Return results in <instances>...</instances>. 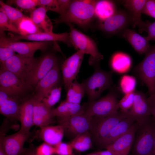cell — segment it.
Wrapping results in <instances>:
<instances>
[{"mask_svg": "<svg viewBox=\"0 0 155 155\" xmlns=\"http://www.w3.org/2000/svg\"><path fill=\"white\" fill-rule=\"evenodd\" d=\"M96 1L95 0H71L66 13L55 20V23L67 24L73 23L81 27L87 26L95 16Z\"/></svg>", "mask_w": 155, "mask_h": 155, "instance_id": "6da1fadb", "label": "cell"}, {"mask_svg": "<svg viewBox=\"0 0 155 155\" xmlns=\"http://www.w3.org/2000/svg\"><path fill=\"white\" fill-rule=\"evenodd\" d=\"M155 142V121L151 116L147 121L138 125L131 150V154L153 155Z\"/></svg>", "mask_w": 155, "mask_h": 155, "instance_id": "7a4b0ae2", "label": "cell"}, {"mask_svg": "<svg viewBox=\"0 0 155 155\" xmlns=\"http://www.w3.org/2000/svg\"><path fill=\"white\" fill-rule=\"evenodd\" d=\"M112 71L97 68L93 74L82 83L89 102L98 98L105 90L111 88L113 84Z\"/></svg>", "mask_w": 155, "mask_h": 155, "instance_id": "3957f363", "label": "cell"}, {"mask_svg": "<svg viewBox=\"0 0 155 155\" xmlns=\"http://www.w3.org/2000/svg\"><path fill=\"white\" fill-rule=\"evenodd\" d=\"M127 117L120 111L106 117H92V125L90 131L92 142L100 147L113 128Z\"/></svg>", "mask_w": 155, "mask_h": 155, "instance_id": "277c9868", "label": "cell"}, {"mask_svg": "<svg viewBox=\"0 0 155 155\" xmlns=\"http://www.w3.org/2000/svg\"><path fill=\"white\" fill-rule=\"evenodd\" d=\"M38 59L34 57L15 54L1 64V68L15 74L28 84L30 76Z\"/></svg>", "mask_w": 155, "mask_h": 155, "instance_id": "5b68a950", "label": "cell"}, {"mask_svg": "<svg viewBox=\"0 0 155 155\" xmlns=\"http://www.w3.org/2000/svg\"><path fill=\"white\" fill-rule=\"evenodd\" d=\"M145 54L144 59L134 68L133 71L146 85L150 95L155 94V45Z\"/></svg>", "mask_w": 155, "mask_h": 155, "instance_id": "8992f818", "label": "cell"}, {"mask_svg": "<svg viewBox=\"0 0 155 155\" xmlns=\"http://www.w3.org/2000/svg\"><path fill=\"white\" fill-rule=\"evenodd\" d=\"M10 121L5 119L1 126L0 144L3 146L7 155H19L31 133H26L19 130L15 133L6 136L10 129Z\"/></svg>", "mask_w": 155, "mask_h": 155, "instance_id": "52a82bcc", "label": "cell"}, {"mask_svg": "<svg viewBox=\"0 0 155 155\" xmlns=\"http://www.w3.org/2000/svg\"><path fill=\"white\" fill-rule=\"evenodd\" d=\"M118 94L112 90L106 95L86 105L85 113L92 117H104L118 111Z\"/></svg>", "mask_w": 155, "mask_h": 155, "instance_id": "ba28073f", "label": "cell"}, {"mask_svg": "<svg viewBox=\"0 0 155 155\" xmlns=\"http://www.w3.org/2000/svg\"><path fill=\"white\" fill-rule=\"evenodd\" d=\"M57 118L59 125L63 129L64 135L73 140L80 134L90 131L92 127V117L85 112L69 117Z\"/></svg>", "mask_w": 155, "mask_h": 155, "instance_id": "9c48e42d", "label": "cell"}, {"mask_svg": "<svg viewBox=\"0 0 155 155\" xmlns=\"http://www.w3.org/2000/svg\"><path fill=\"white\" fill-rule=\"evenodd\" d=\"M68 25L70 28L69 38L71 45L78 51L90 55L94 62L103 59V56L98 51L96 43L93 40L75 28L71 24Z\"/></svg>", "mask_w": 155, "mask_h": 155, "instance_id": "30bf717a", "label": "cell"}, {"mask_svg": "<svg viewBox=\"0 0 155 155\" xmlns=\"http://www.w3.org/2000/svg\"><path fill=\"white\" fill-rule=\"evenodd\" d=\"M52 42H22L15 40L7 36L5 33L0 34V46L11 48L18 54L34 57L38 50L44 51L52 44Z\"/></svg>", "mask_w": 155, "mask_h": 155, "instance_id": "8fae6325", "label": "cell"}, {"mask_svg": "<svg viewBox=\"0 0 155 155\" xmlns=\"http://www.w3.org/2000/svg\"><path fill=\"white\" fill-rule=\"evenodd\" d=\"M30 88V87L26 83L16 75L8 70L0 68V91L19 99V97Z\"/></svg>", "mask_w": 155, "mask_h": 155, "instance_id": "7c38bea8", "label": "cell"}, {"mask_svg": "<svg viewBox=\"0 0 155 155\" xmlns=\"http://www.w3.org/2000/svg\"><path fill=\"white\" fill-rule=\"evenodd\" d=\"M126 115L132 118L138 125L149 119L151 115L148 98L144 93L140 91H135L133 105Z\"/></svg>", "mask_w": 155, "mask_h": 155, "instance_id": "4fadbf2b", "label": "cell"}, {"mask_svg": "<svg viewBox=\"0 0 155 155\" xmlns=\"http://www.w3.org/2000/svg\"><path fill=\"white\" fill-rule=\"evenodd\" d=\"M84 54L81 51H78L67 58L62 65L63 83L66 91L79 72Z\"/></svg>", "mask_w": 155, "mask_h": 155, "instance_id": "5bb4252c", "label": "cell"}, {"mask_svg": "<svg viewBox=\"0 0 155 155\" xmlns=\"http://www.w3.org/2000/svg\"><path fill=\"white\" fill-rule=\"evenodd\" d=\"M101 23L100 27L103 31L109 33L123 32L132 21L127 11L123 10L116 11L112 16Z\"/></svg>", "mask_w": 155, "mask_h": 155, "instance_id": "9a60e30c", "label": "cell"}, {"mask_svg": "<svg viewBox=\"0 0 155 155\" xmlns=\"http://www.w3.org/2000/svg\"><path fill=\"white\" fill-rule=\"evenodd\" d=\"M59 68L57 63L37 83L35 87L33 98L41 101L58 83L60 78Z\"/></svg>", "mask_w": 155, "mask_h": 155, "instance_id": "2e32d148", "label": "cell"}, {"mask_svg": "<svg viewBox=\"0 0 155 155\" xmlns=\"http://www.w3.org/2000/svg\"><path fill=\"white\" fill-rule=\"evenodd\" d=\"M57 63L53 53H47L40 58L30 76L28 84L30 88L35 87L43 78Z\"/></svg>", "mask_w": 155, "mask_h": 155, "instance_id": "e0dca14e", "label": "cell"}, {"mask_svg": "<svg viewBox=\"0 0 155 155\" xmlns=\"http://www.w3.org/2000/svg\"><path fill=\"white\" fill-rule=\"evenodd\" d=\"M19 100L0 91V113L12 122L19 121Z\"/></svg>", "mask_w": 155, "mask_h": 155, "instance_id": "ac0fdd59", "label": "cell"}, {"mask_svg": "<svg viewBox=\"0 0 155 155\" xmlns=\"http://www.w3.org/2000/svg\"><path fill=\"white\" fill-rule=\"evenodd\" d=\"M138 125L136 122L126 133L105 148L117 155H129L134 140Z\"/></svg>", "mask_w": 155, "mask_h": 155, "instance_id": "d6986e66", "label": "cell"}, {"mask_svg": "<svg viewBox=\"0 0 155 155\" xmlns=\"http://www.w3.org/2000/svg\"><path fill=\"white\" fill-rule=\"evenodd\" d=\"M12 39L16 41L20 39L35 41V42H52L59 41L71 46L69 33L67 32L56 34L41 32L35 34L23 36L18 34L10 37Z\"/></svg>", "mask_w": 155, "mask_h": 155, "instance_id": "ffe728a7", "label": "cell"}, {"mask_svg": "<svg viewBox=\"0 0 155 155\" xmlns=\"http://www.w3.org/2000/svg\"><path fill=\"white\" fill-rule=\"evenodd\" d=\"M34 99V125L40 127L54 123L55 117L52 114V108L47 107L42 101Z\"/></svg>", "mask_w": 155, "mask_h": 155, "instance_id": "44dd1931", "label": "cell"}, {"mask_svg": "<svg viewBox=\"0 0 155 155\" xmlns=\"http://www.w3.org/2000/svg\"><path fill=\"white\" fill-rule=\"evenodd\" d=\"M40 128L36 135L44 142L54 146L62 142L64 133L61 126L49 125Z\"/></svg>", "mask_w": 155, "mask_h": 155, "instance_id": "7402d4cb", "label": "cell"}, {"mask_svg": "<svg viewBox=\"0 0 155 155\" xmlns=\"http://www.w3.org/2000/svg\"><path fill=\"white\" fill-rule=\"evenodd\" d=\"M34 99L32 97L22 102L20 105L19 121L21 123L20 130L26 133H30L34 125L33 109Z\"/></svg>", "mask_w": 155, "mask_h": 155, "instance_id": "603a6c76", "label": "cell"}, {"mask_svg": "<svg viewBox=\"0 0 155 155\" xmlns=\"http://www.w3.org/2000/svg\"><path fill=\"white\" fill-rule=\"evenodd\" d=\"M146 0H127L123 1L124 5L129 14L132 23L140 29L145 31L146 23L142 18V13Z\"/></svg>", "mask_w": 155, "mask_h": 155, "instance_id": "cb8c5ba5", "label": "cell"}, {"mask_svg": "<svg viewBox=\"0 0 155 155\" xmlns=\"http://www.w3.org/2000/svg\"><path fill=\"white\" fill-rule=\"evenodd\" d=\"M86 105L73 103L65 100L57 108L52 109L53 116L57 118H63L83 113L85 112Z\"/></svg>", "mask_w": 155, "mask_h": 155, "instance_id": "d4e9b609", "label": "cell"}, {"mask_svg": "<svg viewBox=\"0 0 155 155\" xmlns=\"http://www.w3.org/2000/svg\"><path fill=\"white\" fill-rule=\"evenodd\" d=\"M136 122L129 117L123 119L112 129L100 146L105 148L117 139L127 132Z\"/></svg>", "mask_w": 155, "mask_h": 155, "instance_id": "484cf974", "label": "cell"}, {"mask_svg": "<svg viewBox=\"0 0 155 155\" xmlns=\"http://www.w3.org/2000/svg\"><path fill=\"white\" fill-rule=\"evenodd\" d=\"M122 35L140 54H145L150 47L149 41L146 36H143L133 30L127 28L123 32Z\"/></svg>", "mask_w": 155, "mask_h": 155, "instance_id": "4316f807", "label": "cell"}, {"mask_svg": "<svg viewBox=\"0 0 155 155\" xmlns=\"http://www.w3.org/2000/svg\"><path fill=\"white\" fill-rule=\"evenodd\" d=\"M47 11L44 7H39L30 13V18L44 32L51 33L53 32V25L51 20L46 14Z\"/></svg>", "mask_w": 155, "mask_h": 155, "instance_id": "83f0119b", "label": "cell"}, {"mask_svg": "<svg viewBox=\"0 0 155 155\" xmlns=\"http://www.w3.org/2000/svg\"><path fill=\"white\" fill-rule=\"evenodd\" d=\"M131 65L130 57L128 55L121 52L114 54L110 61L112 70L119 73H123L128 71Z\"/></svg>", "mask_w": 155, "mask_h": 155, "instance_id": "f1b7e54d", "label": "cell"}, {"mask_svg": "<svg viewBox=\"0 0 155 155\" xmlns=\"http://www.w3.org/2000/svg\"><path fill=\"white\" fill-rule=\"evenodd\" d=\"M115 5L109 0L96 1L95 7V14L102 22L113 15L116 12Z\"/></svg>", "mask_w": 155, "mask_h": 155, "instance_id": "f546056e", "label": "cell"}, {"mask_svg": "<svg viewBox=\"0 0 155 155\" xmlns=\"http://www.w3.org/2000/svg\"><path fill=\"white\" fill-rule=\"evenodd\" d=\"M67 91L65 100L73 103L80 104L85 93V90L82 83H80L74 80L69 86Z\"/></svg>", "mask_w": 155, "mask_h": 155, "instance_id": "4dcf8cb0", "label": "cell"}, {"mask_svg": "<svg viewBox=\"0 0 155 155\" xmlns=\"http://www.w3.org/2000/svg\"><path fill=\"white\" fill-rule=\"evenodd\" d=\"M73 149L79 152H84L92 147V142L90 131L80 134L71 142Z\"/></svg>", "mask_w": 155, "mask_h": 155, "instance_id": "1f68e13d", "label": "cell"}, {"mask_svg": "<svg viewBox=\"0 0 155 155\" xmlns=\"http://www.w3.org/2000/svg\"><path fill=\"white\" fill-rule=\"evenodd\" d=\"M16 27L19 31V34L21 35L26 36L42 32L30 17L26 16L18 22Z\"/></svg>", "mask_w": 155, "mask_h": 155, "instance_id": "d6a6232c", "label": "cell"}, {"mask_svg": "<svg viewBox=\"0 0 155 155\" xmlns=\"http://www.w3.org/2000/svg\"><path fill=\"white\" fill-rule=\"evenodd\" d=\"M1 7L11 21L16 27L18 22L25 16L19 9L0 1Z\"/></svg>", "mask_w": 155, "mask_h": 155, "instance_id": "836d02e7", "label": "cell"}, {"mask_svg": "<svg viewBox=\"0 0 155 155\" xmlns=\"http://www.w3.org/2000/svg\"><path fill=\"white\" fill-rule=\"evenodd\" d=\"M136 83L135 77L129 75H124L119 80V88L124 94L133 92L135 91Z\"/></svg>", "mask_w": 155, "mask_h": 155, "instance_id": "e575fe53", "label": "cell"}, {"mask_svg": "<svg viewBox=\"0 0 155 155\" xmlns=\"http://www.w3.org/2000/svg\"><path fill=\"white\" fill-rule=\"evenodd\" d=\"M9 31L19 34L17 27L8 18L2 9L0 8V34L5 33V31Z\"/></svg>", "mask_w": 155, "mask_h": 155, "instance_id": "d590c367", "label": "cell"}, {"mask_svg": "<svg viewBox=\"0 0 155 155\" xmlns=\"http://www.w3.org/2000/svg\"><path fill=\"white\" fill-rule=\"evenodd\" d=\"M62 88L60 87L55 86L43 99L42 102L47 107L51 108L59 100L61 95Z\"/></svg>", "mask_w": 155, "mask_h": 155, "instance_id": "8d00e7d4", "label": "cell"}, {"mask_svg": "<svg viewBox=\"0 0 155 155\" xmlns=\"http://www.w3.org/2000/svg\"><path fill=\"white\" fill-rule=\"evenodd\" d=\"M7 4H15L21 9L30 13L38 5V0H11L7 1Z\"/></svg>", "mask_w": 155, "mask_h": 155, "instance_id": "74e56055", "label": "cell"}, {"mask_svg": "<svg viewBox=\"0 0 155 155\" xmlns=\"http://www.w3.org/2000/svg\"><path fill=\"white\" fill-rule=\"evenodd\" d=\"M135 92L124 94L119 101V106L120 111L126 115L131 108L133 105Z\"/></svg>", "mask_w": 155, "mask_h": 155, "instance_id": "f35d334b", "label": "cell"}, {"mask_svg": "<svg viewBox=\"0 0 155 155\" xmlns=\"http://www.w3.org/2000/svg\"><path fill=\"white\" fill-rule=\"evenodd\" d=\"M54 147L55 149V154L73 155V148L71 142L66 143L61 142Z\"/></svg>", "mask_w": 155, "mask_h": 155, "instance_id": "ab89813d", "label": "cell"}, {"mask_svg": "<svg viewBox=\"0 0 155 155\" xmlns=\"http://www.w3.org/2000/svg\"><path fill=\"white\" fill-rule=\"evenodd\" d=\"M36 155H54L55 154L54 147L44 142L36 147Z\"/></svg>", "mask_w": 155, "mask_h": 155, "instance_id": "60d3db41", "label": "cell"}, {"mask_svg": "<svg viewBox=\"0 0 155 155\" xmlns=\"http://www.w3.org/2000/svg\"><path fill=\"white\" fill-rule=\"evenodd\" d=\"M38 5L59 13V10L57 0H38Z\"/></svg>", "mask_w": 155, "mask_h": 155, "instance_id": "b9f144b4", "label": "cell"}, {"mask_svg": "<svg viewBox=\"0 0 155 155\" xmlns=\"http://www.w3.org/2000/svg\"><path fill=\"white\" fill-rule=\"evenodd\" d=\"M15 52L11 48L7 46H0V61L2 64L6 60L15 55Z\"/></svg>", "mask_w": 155, "mask_h": 155, "instance_id": "7bdbcfd3", "label": "cell"}, {"mask_svg": "<svg viewBox=\"0 0 155 155\" xmlns=\"http://www.w3.org/2000/svg\"><path fill=\"white\" fill-rule=\"evenodd\" d=\"M142 13L155 19V0H147Z\"/></svg>", "mask_w": 155, "mask_h": 155, "instance_id": "ee69618b", "label": "cell"}, {"mask_svg": "<svg viewBox=\"0 0 155 155\" xmlns=\"http://www.w3.org/2000/svg\"><path fill=\"white\" fill-rule=\"evenodd\" d=\"M145 31L148 33L146 36L147 40H155V22L153 23L146 22Z\"/></svg>", "mask_w": 155, "mask_h": 155, "instance_id": "f6af8a7d", "label": "cell"}, {"mask_svg": "<svg viewBox=\"0 0 155 155\" xmlns=\"http://www.w3.org/2000/svg\"><path fill=\"white\" fill-rule=\"evenodd\" d=\"M59 10V13L62 16L64 15L67 10L71 0H57Z\"/></svg>", "mask_w": 155, "mask_h": 155, "instance_id": "bcb514c9", "label": "cell"}, {"mask_svg": "<svg viewBox=\"0 0 155 155\" xmlns=\"http://www.w3.org/2000/svg\"><path fill=\"white\" fill-rule=\"evenodd\" d=\"M148 101L151 116L155 121V94L150 95Z\"/></svg>", "mask_w": 155, "mask_h": 155, "instance_id": "7dc6e473", "label": "cell"}, {"mask_svg": "<svg viewBox=\"0 0 155 155\" xmlns=\"http://www.w3.org/2000/svg\"><path fill=\"white\" fill-rule=\"evenodd\" d=\"M36 147L33 144H30L27 148H24L19 155H36Z\"/></svg>", "mask_w": 155, "mask_h": 155, "instance_id": "c3c4849f", "label": "cell"}, {"mask_svg": "<svg viewBox=\"0 0 155 155\" xmlns=\"http://www.w3.org/2000/svg\"><path fill=\"white\" fill-rule=\"evenodd\" d=\"M99 155H117L111 150L106 149L105 150L96 152Z\"/></svg>", "mask_w": 155, "mask_h": 155, "instance_id": "681fc988", "label": "cell"}, {"mask_svg": "<svg viewBox=\"0 0 155 155\" xmlns=\"http://www.w3.org/2000/svg\"><path fill=\"white\" fill-rule=\"evenodd\" d=\"M0 155H7L3 146L1 144H0Z\"/></svg>", "mask_w": 155, "mask_h": 155, "instance_id": "f907efd6", "label": "cell"}, {"mask_svg": "<svg viewBox=\"0 0 155 155\" xmlns=\"http://www.w3.org/2000/svg\"><path fill=\"white\" fill-rule=\"evenodd\" d=\"M86 155H99L98 154H97L96 152H93V153L88 154Z\"/></svg>", "mask_w": 155, "mask_h": 155, "instance_id": "816d5d0a", "label": "cell"}, {"mask_svg": "<svg viewBox=\"0 0 155 155\" xmlns=\"http://www.w3.org/2000/svg\"><path fill=\"white\" fill-rule=\"evenodd\" d=\"M153 155H155V144H154V149Z\"/></svg>", "mask_w": 155, "mask_h": 155, "instance_id": "f5cc1de1", "label": "cell"}, {"mask_svg": "<svg viewBox=\"0 0 155 155\" xmlns=\"http://www.w3.org/2000/svg\"><path fill=\"white\" fill-rule=\"evenodd\" d=\"M131 155H132L131 154Z\"/></svg>", "mask_w": 155, "mask_h": 155, "instance_id": "db71d44e", "label": "cell"}]
</instances>
